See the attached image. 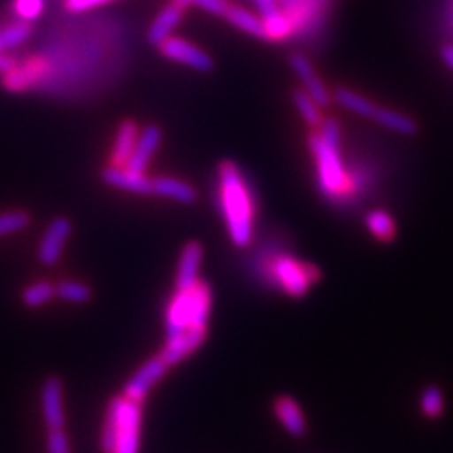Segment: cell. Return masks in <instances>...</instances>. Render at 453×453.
I'll return each mask as SVG.
<instances>
[{
    "instance_id": "1",
    "label": "cell",
    "mask_w": 453,
    "mask_h": 453,
    "mask_svg": "<svg viewBox=\"0 0 453 453\" xmlns=\"http://www.w3.org/2000/svg\"><path fill=\"white\" fill-rule=\"evenodd\" d=\"M219 206L226 231L236 248H246L253 238V198L234 163L219 166Z\"/></svg>"
},
{
    "instance_id": "2",
    "label": "cell",
    "mask_w": 453,
    "mask_h": 453,
    "mask_svg": "<svg viewBox=\"0 0 453 453\" xmlns=\"http://www.w3.org/2000/svg\"><path fill=\"white\" fill-rule=\"evenodd\" d=\"M310 150L318 166L319 189L329 196L342 193L346 188V170L340 155V127L334 119L319 125V133L310 138Z\"/></svg>"
},
{
    "instance_id": "3",
    "label": "cell",
    "mask_w": 453,
    "mask_h": 453,
    "mask_svg": "<svg viewBox=\"0 0 453 453\" xmlns=\"http://www.w3.org/2000/svg\"><path fill=\"white\" fill-rule=\"evenodd\" d=\"M73 233V223L66 218H55L50 221L46 233L42 234L36 257L42 266H55L61 261V253L66 246V240Z\"/></svg>"
},
{
    "instance_id": "4",
    "label": "cell",
    "mask_w": 453,
    "mask_h": 453,
    "mask_svg": "<svg viewBox=\"0 0 453 453\" xmlns=\"http://www.w3.org/2000/svg\"><path fill=\"white\" fill-rule=\"evenodd\" d=\"M42 416L48 429H65V388L59 376H48L40 393Z\"/></svg>"
},
{
    "instance_id": "5",
    "label": "cell",
    "mask_w": 453,
    "mask_h": 453,
    "mask_svg": "<svg viewBox=\"0 0 453 453\" xmlns=\"http://www.w3.org/2000/svg\"><path fill=\"white\" fill-rule=\"evenodd\" d=\"M159 50L166 57V59L180 63V65H186L193 70H198V73H208V70L214 68V61H211V57L206 51H203L201 48L193 46L188 40L170 36L163 42Z\"/></svg>"
},
{
    "instance_id": "6",
    "label": "cell",
    "mask_w": 453,
    "mask_h": 453,
    "mask_svg": "<svg viewBox=\"0 0 453 453\" xmlns=\"http://www.w3.org/2000/svg\"><path fill=\"white\" fill-rule=\"evenodd\" d=\"M168 371V365L161 359V356L150 359L148 363H144V366L140 368V371L129 380V384L125 386L123 389V396L129 401L134 403H142L146 399L148 391L157 384V381L166 374Z\"/></svg>"
},
{
    "instance_id": "7",
    "label": "cell",
    "mask_w": 453,
    "mask_h": 453,
    "mask_svg": "<svg viewBox=\"0 0 453 453\" xmlns=\"http://www.w3.org/2000/svg\"><path fill=\"white\" fill-rule=\"evenodd\" d=\"M274 276L280 286L293 296H304L311 286V281L306 274V265L296 263L291 257L276 259Z\"/></svg>"
},
{
    "instance_id": "8",
    "label": "cell",
    "mask_w": 453,
    "mask_h": 453,
    "mask_svg": "<svg viewBox=\"0 0 453 453\" xmlns=\"http://www.w3.org/2000/svg\"><path fill=\"white\" fill-rule=\"evenodd\" d=\"M291 68L295 70V74L299 76V80L304 85V91L314 98V101L319 104V108H327L331 104V93L329 89L325 88V83L319 80V76L316 74L314 66L306 59L304 55L301 53H293L289 57Z\"/></svg>"
},
{
    "instance_id": "9",
    "label": "cell",
    "mask_w": 453,
    "mask_h": 453,
    "mask_svg": "<svg viewBox=\"0 0 453 453\" xmlns=\"http://www.w3.org/2000/svg\"><path fill=\"white\" fill-rule=\"evenodd\" d=\"M140 421H142L140 403L127 399L125 408H123L118 446L113 453H138V449H140Z\"/></svg>"
},
{
    "instance_id": "10",
    "label": "cell",
    "mask_w": 453,
    "mask_h": 453,
    "mask_svg": "<svg viewBox=\"0 0 453 453\" xmlns=\"http://www.w3.org/2000/svg\"><path fill=\"white\" fill-rule=\"evenodd\" d=\"M206 336H208L206 329H188L186 333L176 336L174 340H168L159 356L168 366L178 365L180 361L189 357L193 351L201 348Z\"/></svg>"
},
{
    "instance_id": "11",
    "label": "cell",
    "mask_w": 453,
    "mask_h": 453,
    "mask_svg": "<svg viewBox=\"0 0 453 453\" xmlns=\"http://www.w3.org/2000/svg\"><path fill=\"white\" fill-rule=\"evenodd\" d=\"M193 289L178 291L166 311V342L189 329Z\"/></svg>"
},
{
    "instance_id": "12",
    "label": "cell",
    "mask_w": 453,
    "mask_h": 453,
    "mask_svg": "<svg viewBox=\"0 0 453 453\" xmlns=\"http://www.w3.org/2000/svg\"><path fill=\"white\" fill-rule=\"evenodd\" d=\"M203 261V246L198 242H188L181 250L178 274H176V288L178 291H189L198 283V268Z\"/></svg>"
},
{
    "instance_id": "13",
    "label": "cell",
    "mask_w": 453,
    "mask_h": 453,
    "mask_svg": "<svg viewBox=\"0 0 453 453\" xmlns=\"http://www.w3.org/2000/svg\"><path fill=\"white\" fill-rule=\"evenodd\" d=\"M161 138H163V134H161L159 127H155V125L146 127V129L140 133L138 142H136V148H134V151L131 155V159L127 161L125 166L129 168V170H133V173L144 174V170L148 168L150 159L153 157V153L157 151V148L161 144Z\"/></svg>"
},
{
    "instance_id": "14",
    "label": "cell",
    "mask_w": 453,
    "mask_h": 453,
    "mask_svg": "<svg viewBox=\"0 0 453 453\" xmlns=\"http://www.w3.org/2000/svg\"><path fill=\"white\" fill-rule=\"evenodd\" d=\"M103 181L110 188L131 191L138 195H150L151 191V180H148L144 174L133 173L129 168L121 166H108L103 173Z\"/></svg>"
},
{
    "instance_id": "15",
    "label": "cell",
    "mask_w": 453,
    "mask_h": 453,
    "mask_svg": "<svg viewBox=\"0 0 453 453\" xmlns=\"http://www.w3.org/2000/svg\"><path fill=\"white\" fill-rule=\"evenodd\" d=\"M125 396H113L108 404V412L104 418V427L101 436V449L103 453H113L118 446L119 429H121V418L125 408Z\"/></svg>"
},
{
    "instance_id": "16",
    "label": "cell",
    "mask_w": 453,
    "mask_h": 453,
    "mask_svg": "<svg viewBox=\"0 0 453 453\" xmlns=\"http://www.w3.org/2000/svg\"><path fill=\"white\" fill-rule=\"evenodd\" d=\"M183 18L181 6L178 4H168L159 12V16L155 18L148 31V42L151 46H161L166 38H170L174 28L180 25Z\"/></svg>"
},
{
    "instance_id": "17",
    "label": "cell",
    "mask_w": 453,
    "mask_h": 453,
    "mask_svg": "<svg viewBox=\"0 0 453 453\" xmlns=\"http://www.w3.org/2000/svg\"><path fill=\"white\" fill-rule=\"evenodd\" d=\"M151 191L159 196L170 198V201H176L181 204H193L196 201V191L188 181H181L176 178H155L151 180Z\"/></svg>"
},
{
    "instance_id": "18",
    "label": "cell",
    "mask_w": 453,
    "mask_h": 453,
    "mask_svg": "<svg viewBox=\"0 0 453 453\" xmlns=\"http://www.w3.org/2000/svg\"><path fill=\"white\" fill-rule=\"evenodd\" d=\"M274 408H276V416L283 425V429L295 438L306 436V419L301 412L299 404H296L293 399H289V396H280Z\"/></svg>"
},
{
    "instance_id": "19",
    "label": "cell",
    "mask_w": 453,
    "mask_h": 453,
    "mask_svg": "<svg viewBox=\"0 0 453 453\" xmlns=\"http://www.w3.org/2000/svg\"><path fill=\"white\" fill-rule=\"evenodd\" d=\"M138 136H140L138 127L133 121L121 123L119 131H118V138H116V146H113V153H111L113 166H125L127 161L131 159V155L136 148Z\"/></svg>"
},
{
    "instance_id": "20",
    "label": "cell",
    "mask_w": 453,
    "mask_h": 453,
    "mask_svg": "<svg viewBox=\"0 0 453 453\" xmlns=\"http://www.w3.org/2000/svg\"><path fill=\"white\" fill-rule=\"evenodd\" d=\"M210 303H211L210 286L206 281L198 280V283L193 288L189 329H206L208 314H210Z\"/></svg>"
},
{
    "instance_id": "21",
    "label": "cell",
    "mask_w": 453,
    "mask_h": 453,
    "mask_svg": "<svg viewBox=\"0 0 453 453\" xmlns=\"http://www.w3.org/2000/svg\"><path fill=\"white\" fill-rule=\"evenodd\" d=\"M334 98H336V103L342 108H346L348 111L357 113V116H363L368 119H374L378 110H380V106L374 104L372 101H368V98H365L363 95L353 93L346 88H338L334 93Z\"/></svg>"
},
{
    "instance_id": "22",
    "label": "cell",
    "mask_w": 453,
    "mask_h": 453,
    "mask_svg": "<svg viewBox=\"0 0 453 453\" xmlns=\"http://www.w3.org/2000/svg\"><path fill=\"white\" fill-rule=\"evenodd\" d=\"M374 121L381 127H386V129L404 134V136H412L418 133V123L410 116H404V113L396 111V110H388V108L380 106Z\"/></svg>"
},
{
    "instance_id": "23",
    "label": "cell",
    "mask_w": 453,
    "mask_h": 453,
    "mask_svg": "<svg viewBox=\"0 0 453 453\" xmlns=\"http://www.w3.org/2000/svg\"><path fill=\"white\" fill-rule=\"evenodd\" d=\"M225 18L229 19L236 28L240 31L251 35V36H257V38H266V31H265V23L257 18L253 16V13L238 8V6H229L225 12Z\"/></svg>"
},
{
    "instance_id": "24",
    "label": "cell",
    "mask_w": 453,
    "mask_h": 453,
    "mask_svg": "<svg viewBox=\"0 0 453 453\" xmlns=\"http://www.w3.org/2000/svg\"><path fill=\"white\" fill-rule=\"evenodd\" d=\"M55 286L51 281L46 280H40L31 283V286H27L21 291V303L25 308H40L48 303H51L55 299Z\"/></svg>"
},
{
    "instance_id": "25",
    "label": "cell",
    "mask_w": 453,
    "mask_h": 453,
    "mask_svg": "<svg viewBox=\"0 0 453 453\" xmlns=\"http://www.w3.org/2000/svg\"><path fill=\"white\" fill-rule=\"evenodd\" d=\"M55 295L66 303L85 304L93 299V291L89 286H85L76 280H63L55 286Z\"/></svg>"
},
{
    "instance_id": "26",
    "label": "cell",
    "mask_w": 453,
    "mask_h": 453,
    "mask_svg": "<svg viewBox=\"0 0 453 453\" xmlns=\"http://www.w3.org/2000/svg\"><path fill=\"white\" fill-rule=\"evenodd\" d=\"M366 226L381 242H389L395 238V219L386 210H374L366 216Z\"/></svg>"
},
{
    "instance_id": "27",
    "label": "cell",
    "mask_w": 453,
    "mask_h": 453,
    "mask_svg": "<svg viewBox=\"0 0 453 453\" xmlns=\"http://www.w3.org/2000/svg\"><path fill=\"white\" fill-rule=\"evenodd\" d=\"M293 103L296 106V110H299V113L303 116V119L310 125V127H319L323 121H321V110H319V104L311 98L306 91L303 89H296L293 93Z\"/></svg>"
},
{
    "instance_id": "28",
    "label": "cell",
    "mask_w": 453,
    "mask_h": 453,
    "mask_svg": "<svg viewBox=\"0 0 453 453\" xmlns=\"http://www.w3.org/2000/svg\"><path fill=\"white\" fill-rule=\"evenodd\" d=\"M31 36V25L27 21L12 23L4 28H0V50H12L21 46L27 38Z\"/></svg>"
},
{
    "instance_id": "29",
    "label": "cell",
    "mask_w": 453,
    "mask_h": 453,
    "mask_svg": "<svg viewBox=\"0 0 453 453\" xmlns=\"http://www.w3.org/2000/svg\"><path fill=\"white\" fill-rule=\"evenodd\" d=\"M28 225H31V216L25 210L4 211V214H0V238L13 233H21Z\"/></svg>"
},
{
    "instance_id": "30",
    "label": "cell",
    "mask_w": 453,
    "mask_h": 453,
    "mask_svg": "<svg viewBox=\"0 0 453 453\" xmlns=\"http://www.w3.org/2000/svg\"><path fill=\"white\" fill-rule=\"evenodd\" d=\"M444 410V396L442 389L438 386H427L421 393V412L434 419L442 414Z\"/></svg>"
},
{
    "instance_id": "31",
    "label": "cell",
    "mask_w": 453,
    "mask_h": 453,
    "mask_svg": "<svg viewBox=\"0 0 453 453\" xmlns=\"http://www.w3.org/2000/svg\"><path fill=\"white\" fill-rule=\"evenodd\" d=\"M38 74L36 63H27L23 68H13L10 74H6L4 85L10 91H23L33 83V78Z\"/></svg>"
},
{
    "instance_id": "32",
    "label": "cell",
    "mask_w": 453,
    "mask_h": 453,
    "mask_svg": "<svg viewBox=\"0 0 453 453\" xmlns=\"http://www.w3.org/2000/svg\"><path fill=\"white\" fill-rule=\"evenodd\" d=\"M13 8H16L18 16L23 21H33L38 19L42 12H44V0H16Z\"/></svg>"
},
{
    "instance_id": "33",
    "label": "cell",
    "mask_w": 453,
    "mask_h": 453,
    "mask_svg": "<svg viewBox=\"0 0 453 453\" xmlns=\"http://www.w3.org/2000/svg\"><path fill=\"white\" fill-rule=\"evenodd\" d=\"M263 23H265L266 38H276V40H278V38H283V36H286V35L289 33V28H291L288 18H283L280 12L276 13V16H273V18L263 19Z\"/></svg>"
},
{
    "instance_id": "34",
    "label": "cell",
    "mask_w": 453,
    "mask_h": 453,
    "mask_svg": "<svg viewBox=\"0 0 453 453\" xmlns=\"http://www.w3.org/2000/svg\"><path fill=\"white\" fill-rule=\"evenodd\" d=\"M48 453H70V442L65 429H48Z\"/></svg>"
},
{
    "instance_id": "35",
    "label": "cell",
    "mask_w": 453,
    "mask_h": 453,
    "mask_svg": "<svg viewBox=\"0 0 453 453\" xmlns=\"http://www.w3.org/2000/svg\"><path fill=\"white\" fill-rule=\"evenodd\" d=\"M195 3L208 13H211V16H225L226 8H229L226 0H195Z\"/></svg>"
},
{
    "instance_id": "36",
    "label": "cell",
    "mask_w": 453,
    "mask_h": 453,
    "mask_svg": "<svg viewBox=\"0 0 453 453\" xmlns=\"http://www.w3.org/2000/svg\"><path fill=\"white\" fill-rule=\"evenodd\" d=\"M106 3H111V0H65V4L70 12H85Z\"/></svg>"
},
{
    "instance_id": "37",
    "label": "cell",
    "mask_w": 453,
    "mask_h": 453,
    "mask_svg": "<svg viewBox=\"0 0 453 453\" xmlns=\"http://www.w3.org/2000/svg\"><path fill=\"white\" fill-rule=\"evenodd\" d=\"M255 4H257V10L261 12L263 19L273 18L278 13V6H276V0H255Z\"/></svg>"
},
{
    "instance_id": "38",
    "label": "cell",
    "mask_w": 453,
    "mask_h": 453,
    "mask_svg": "<svg viewBox=\"0 0 453 453\" xmlns=\"http://www.w3.org/2000/svg\"><path fill=\"white\" fill-rule=\"evenodd\" d=\"M16 66H18L16 59H12V57H3V55H0V73L10 74Z\"/></svg>"
},
{
    "instance_id": "39",
    "label": "cell",
    "mask_w": 453,
    "mask_h": 453,
    "mask_svg": "<svg viewBox=\"0 0 453 453\" xmlns=\"http://www.w3.org/2000/svg\"><path fill=\"white\" fill-rule=\"evenodd\" d=\"M441 57H442V61L453 70V44H446V46H442V50H441Z\"/></svg>"
},
{
    "instance_id": "40",
    "label": "cell",
    "mask_w": 453,
    "mask_h": 453,
    "mask_svg": "<svg viewBox=\"0 0 453 453\" xmlns=\"http://www.w3.org/2000/svg\"><path fill=\"white\" fill-rule=\"evenodd\" d=\"M195 3V0H174V4H178V6H188V4H193Z\"/></svg>"
}]
</instances>
